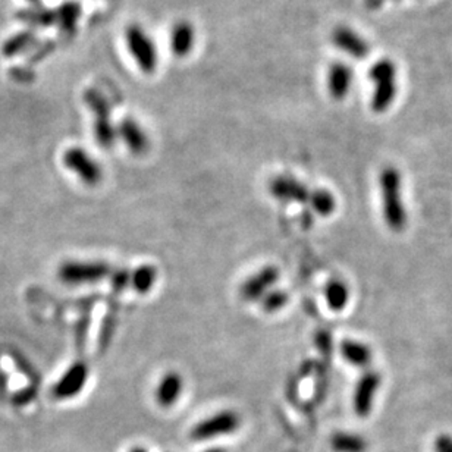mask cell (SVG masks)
I'll use <instances>...</instances> for the list:
<instances>
[{
	"label": "cell",
	"mask_w": 452,
	"mask_h": 452,
	"mask_svg": "<svg viewBox=\"0 0 452 452\" xmlns=\"http://www.w3.org/2000/svg\"><path fill=\"white\" fill-rule=\"evenodd\" d=\"M382 213L388 230L399 234L407 228L409 213L403 197V178L395 166H386L379 177Z\"/></svg>",
	"instance_id": "obj_1"
},
{
	"label": "cell",
	"mask_w": 452,
	"mask_h": 452,
	"mask_svg": "<svg viewBox=\"0 0 452 452\" xmlns=\"http://www.w3.org/2000/svg\"><path fill=\"white\" fill-rule=\"evenodd\" d=\"M125 46L143 73H153L159 66V50L148 31L140 24H130L125 30Z\"/></svg>",
	"instance_id": "obj_2"
},
{
	"label": "cell",
	"mask_w": 452,
	"mask_h": 452,
	"mask_svg": "<svg viewBox=\"0 0 452 452\" xmlns=\"http://www.w3.org/2000/svg\"><path fill=\"white\" fill-rule=\"evenodd\" d=\"M84 103L93 113L94 138L103 148H111L118 140V130L111 118V105L106 96L96 88L84 91Z\"/></svg>",
	"instance_id": "obj_3"
},
{
	"label": "cell",
	"mask_w": 452,
	"mask_h": 452,
	"mask_svg": "<svg viewBox=\"0 0 452 452\" xmlns=\"http://www.w3.org/2000/svg\"><path fill=\"white\" fill-rule=\"evenodd\" d=\"M369 75L374 86L371 108L374 112H385L392 105L396 93L395 68L389 61H378L371 66Z\"/></svg>",
	"instance_id": "obj_4"
},
{
	"label": "cell",
	"mask_w": 452,
	"mask_h": 452,
	"mask_svg": "<svg viewBox=\"0 0 452 452\" xmlns=\"http://www.w3.org/2000/svg\"><path fill=\"white\" fill-rule=\"evenodd\" d=\"M112 274V269L106 262H78L69 260L59 266V279L69 285H81L98 282Z\"/></svg>",
	"instance_id": "obj_5"
},
{
	"label": "cell",
	"mask_w": 452,
	"mask_h": 452,
	"mask_svg": "<svg viewBox=\"0 0 452 452\" xmlns=\"http://www.w3.org/2000/svg\"><path fill=\"white\" fill-rule=\"evenodd\" d=\"M63 165L73 172L87 187H96L103 178V169L81 147H71L63 153Z\"/></svg>",
	"instance_id": "obj_6"
},
{
	"label": "cell",
	"mask_w": 452,
	"mask_h": 452,
	"mask_svg": "<svg viewBox=\"0 0 452 452\" xmlns=\"http://www.w3.org/2000/svg\"><path fill=\"white\" fill-rule=\"evenodd\" d=\"M240 428V416L234 411H219L194 426L191 436L195 441H209L217 436L234 433Z\"/></svg>",
	"instance_id": "obj_7"
},
{
	"label": "cell",
	"mask_w": 452,
	"mask_h": 452,
	"mask_svg": "<svg viewBox=\"0 0 452 452\" xmlns=\"http://www.w3.org/2000/svg\"><path fill=\"white\" fill-rule=\"evenodd\" d=\"M382 385V376L376 370L364 371L356 385L353 395V409L361 418L370 416L374 404V398Z\"/></svg>",
	"instance_id": "obj_8"
},
{
	"label": "cell",
	"mask_w": 452,
	"mask_h": 452,
	"mask_svg": "<svg viewBox=\"0 0 452 452\" xmlns=\"http://www.w3.org/2000/svg\"><path fill=\"white\" fill-rule=\"evenodd\" d=\"M88 379V367L83 361L73 363L62 374V378L53 386V396L56 399H69L77 396L86 386Z\"/></svg>",
	"instance_id": "obj_9"
},
{
	"label": "cell",
	"mask_w": 452,
	"mask_h": 452,
	"mask_svg": "<svg viewBox=\"0 0 452 452\" xmlns=\"http://www.w3.org/2000/svg\"><path fill=\"white\" fill-rule=\"evenodd\" d=\"M279 270L274 266H266L256 272L253 276L242 284L241 287V297L245 301H259L262 299L269 289L278 282Z\"/></svg>",
	"instance_id": "obj_10"
},
{
	"label": "cell",
	"mask_w": 452,
	"mask_h": 452,
	"mask_svg": "<svg viewBox=\"0 0 452 452\" xmlns=\"http://www.w3.org/2000/svg\"><path fill=\"white\" fill-rule=\"evenodd\" d=\"M195 43L197 31L190 21L181 19L172 25V30L169 34V46L170 52L175 58L184 59L190 56L195 47Z\"/></svg>",
	"instance_id": "obj_11"
},
{
	"label": "cell",
	"mask_w": 452,
	"mask_h": 452,
	"mask_svg": "<svg viewBox=\"0 0 452 452\" xmlns=\"http://www.w3.org/2000/svg\"><path fill=\"white\" fill-rule=\"evenodd\" d=\"M270 194L281 200V202H297V203H309L310 190L298 180L288 177V175H279L270 181L269 184Z\"/></svg>",
	"instance_id": "obj_12"
},
{
	"label": "cell",
	"mask_w": 452,
	"mask_h": 452,
	"mask_svg": "<svg viewBox=\"0 0 452 452\" xmlns=\"http://www.w3.org/2000/svg\"><path fill=\"white\" fill-rule=\"evenodd\" d=\"M116 130L118 138H120V141L127 145L131 153L140 156L148 152L150 138L140 122H137L134 118H123Z\"/></svg>",
	"instance_id": "obj_13"
},
{
	"label": "cell",
	"mask_w": 452,
	"mask_h": 452,
	"mask_svg": "<svg viewBox=\"0 0 452 452\" xmlns=\"http://www.w3.org/2000/svg\"><path fill=\"white\" fill-rule=\"evenodd\" d=\"M354 73L349 65L345 62L337 61L329 65L328 73H326V88L331 97L335 100H344L353 87Z\"/></svg>",
	"instance_id": "obj_14"
},
{
	"label": "cell",
	"mask_w": 452,
	"mask_h": 452,
	"mask_svg": "<svg viewBox=\"0 0 452 452\" xmlns=\"http://www.w3.org/2000/svg\"><path fill=\"white\" fill-rule=\"evenodd\" d=\"M332 43L341 50V52L356 59L366 58L370 50L366 38L353 29L345 27V25H341V27L334 30Z\"/></svg>",
	"instance_id": "obj_15"
},
{
	"label": "cell",
	"mask_w": 452,
	"mask_h": 452,
	"mask_svg": "<svg viewBox=\"0 0 452 452\" xmlns=\"http://www.w3.org/2000/svg\"><path fill=\"white\" fill-rule=\"evenodd\" d=\"M184 389L183 376L177 371H169L160 379L156 388V399L160 407L169 409L180 399Z\"/></svg>",
	"instance_id": "obj_16"
},
{
	"label": "cell",
	"mask_w": 452,
	"mask_h": 452,
	"mask_svg": "<svg viewBox=\"0 0 452 452\" xmlns=\"http://www.w3.org/2000/svg\"><path fill=\"white\" fill-rule=\"evenodd\" d=\"M341 354L344 360L356 367H367L373 360L371 348L356 339H345L341 342Z\"/></svg>",
	"instance_id": "obj_17"
},
{
	"label": "cell",
	"mask_w": 452,
	"mask_h": 452,
	"mask_svg": "<svg viewBox=\"0 0 452 452\" xmlns=\"http://www.w3.org/2000/svg\"><path fill=\"white\" fill-rule=\"evenodd\" d=\"M37 41L36 33L31 30H25V31H19L14 36H11L9 38H6L0 47V52L5 58H14L18 55H22L24 52H27L29 48H31Z\"/></svg>",
	"instance_id": "obj_18"
},
{
	"label": "cell",
	"mask_w": 452,
	"mask_h": 452,
	"mask_svg": "<svg viewBox=\"0 0 452 452\" xmlns=\"http://www.w3.org/2000/svg\"><path fill=\"white\" fill-rule=\"evenodd\" d=\"M56 25L63 34H73L81 18V6L77 2H65L56 11Z\"/></svg>",
	"instance_id": "obj_19"
},
{
	"label": "cell",
	"mask_w": 452,
	"mask_h": 452,
	"mask_svg": "<svg viewBox=\"0 0 452 452\" xmlns=\"http://www.w3.org/2000/svg\"><path fill=\"white\" fill-rule=\"evenodd\" d=\"M24 24L30 25V27L36 29H46L50 25L56 24V12L52 9H46L41 6H33L30 9H24L18 12L16 16Z\"/></svg>",
	"instance_id": "obj_20"
},
{
	"label": "cell",
	"mask_w": 452,
	"mask_h": 452,
	"mask_svg": "<svg viewBox=\"0 0 452 452\" xmlns=\"http://www.w3.org/2000/svg\"><path fill=\"white\" fill-rule=\"evenodd\" d=\"M324 298L329 309L334 312H342L349 301V289L341 279H332L324 288Z\"/></svg>",
	"instance_id": "obj_21"
},
{
	"label": "cell",
	"mask_w": 452,
	"mask_h": 452,
	"mask_svg": "<svg viewBox=\"0 0 452 452\" xmlns=\"http://www.w3.org/2000/svg\"><path fill=\"white\" fill-rule=\"evenodd\" d=\"M331 445L335 452H367L369 442L357 433L338 432L332 436Z\"/></svg>",
	"instance_id": "obj_22"
},
{
	"label": "cell",
	"mask_w": 452,
	"mask_h": 452,
	"mask_svg": "<svg viewBox=\"0 0 452 452\" xmlns=\"http://www.w3.org/2000/svg\"><path fill=\"white\" fill-rule=\"evenodd\" d=\"M309 203H310L312 209L317 215H320L323 217L331 216L335 212V209H337V198H335V195L331 191L324 190V188L313 190L310 192Z\"/></svg>",
	"instance_id": "obj_23"
},
{
	"label": "cell",
	"mask_w": 452,
	"mask_h": 452,
	"mask_svg": "<svg viewBox=\"0 0 452 452\" xmlns=\"http://www.w3.org/2000/svg\"><path fill=\"white\" fill-rule=\"evenodd\" d=\"M158 281V270L153 266H140L131 273V287L138 294H147Z\"/></svg>",
	"instance_id": "obj_24"
},
{
	"label": "cell",
	"mask_w": 452,
	"mask_h": 452,
	"mask_svg": "<svg viewBox=\"0 0 452 452\" xmlns=\"http://www.w3.org/2000/svg\"><path fill=\"white\" fill-rule=\"evenodd\" d=\"M287 303H288V294L281 289H273L262 298L263 310L267 313L279 312L282 307H285Z\"/></svg>",
	"instance_id": "obj_25"
},
{
	"label": "cell",
	"mask_w": 452,
	"mask_h": 452,
	"mask_svg": "<svg viewBox=\"0 0 452 452\" xmlns=\"http://www.w3.org/2000/svg\"><path fill=\"white\" fill-rule=\"evenodd\" d=\"M112 285L115 289H123L125 287L131 285V272L128 270H118L112 274Z\"/></svg>",
	"instance_id": "obj_26"
},
{
	"label": "cell",
	"mask_w": 452,
	"mask_h": 452,
	"mask_svg": "<svg viewBox=\"0 0 452 452\" xmlns=\"http://www.w3.org/2000/svg\"><path fill=\"white\" fill-rule=\"evenodd\" d=\"M433 452H452V435L442 433L433 442Z\"/></svg>",
	"instance_id": "obj_27"
},
{
	"label": "cell",
	"mask_w": 452,
	"mask_h": 452,
	"mask_svg": "<svg viewBox=\"0 0 452 452\" xmlns=\"http://www.w3.org/2000/svg\"><path fill=\"white\" fill-rule=\"evenodd\" d=\"M34 398H36V389H24L16 396H14V403L19 407H24V406H29Z\"/></svg>",
	"instance_id": "obj_28"
},
{
	"label": "cell",
	"mask_w": 452,
	"mask_h": 452,
	"mask_svg": "<svg viewBox=\"0 0 452 452\" xmlns=\"http://www.w3.org/2000/svg\"><path fill=\"white\" fill-rule=\"evenodd\" d=\"M130 452H147L144 448H140V446H137V448H133Z\"/></svg>",
	"instance_id": "obj_29"
},
{
	"label": "cell",
	"mask_w": 452,
	"mask_h": 452,
	"mask_svg": "<svg viewBox=\"0 0 452 452\" xmlns=\"http://www.w3.org/2000/svg\"><path fill=\"white\" fill-rule=\"evenodd\" d=\"M31 6H40V0H29Z\"/></svg>",
	"instance_id": "obj_30"
},
{
	"label": "cell",
	"mask_w": 452,
	"mask_h": 452,
	"mask_svg": "<svg viewBox=\"0 0 452 452\" xmlns=\"http://www.w3.org/2000/svg\"><path fill=\"white\" fill-rule=\"evenodd\" d=\"M206 452H225V451L222 448H212V449H209Z\"/></svg>",
	"instance_id": "obj_31"
}]
</instances>
